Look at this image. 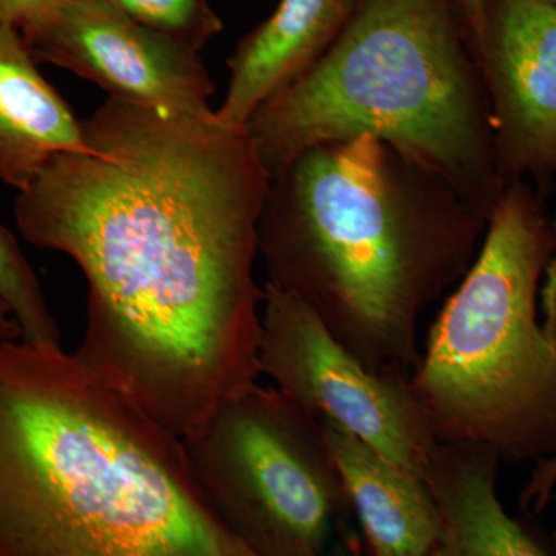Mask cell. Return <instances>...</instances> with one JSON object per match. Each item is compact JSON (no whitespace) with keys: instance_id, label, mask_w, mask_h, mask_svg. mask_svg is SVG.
Masks as SVG:
<instances>
[{"instance_id":"6da1fadb","label":"cell","mask_w":556,"mask_h":556,"mask_svg":"<svg viewBox=\"0 0 556 556\" xmlns=\"http://www.w3.org/2000/svg\"><path fill=\"white\" fill-rule=\"evenodd\" d=\"M14 201L87 281L76 356L181 441L258 382L269 177L247 131L109 97Z\"/></svg>"},{"instance_id":"7a4b0ae2","label":"cell","mask_w":556,"mask_h":556,"mask_svg":"<svg viewBox=\"0 0 556 556\" xmlns=\"http://www.w3.org/2000/svg\"><path fill=\"white\" fill-rule=\"evenodd\" d=\"M0 556H251L185 442L62 346L0 340Z\"/></svg>"},{"instance_id":"3957f363","label":"cell","mask_w":556,"mask_h":556,"mask_svg":"<svg viewBox=\"0 0 556 556\" xmlns=\"http://www.w3.org/2000/svg\"><path fill=\"white\" fill-rule=\"evenodd\" d=\"M486 225L445 179L361 135L269 177L258 257L265 283L302 300L365 367L409 376L424 314L466 276Z\"/></svg>"},{"instance_id":"277c9868","label":"cell","mask_w":556,"mask_h":556,"mask_svg":"<svg viewBox=\"0 0 556 556\" xmlns=\"http://www.w3.org/2000/svg\"><path fill=\"white\" fill-rule=\"evenodd\" d=\"M268 177L325 142L371 135L490 218L504 185L457 0H353L327 51L244 127Z\"/></svg>"},{"instance_id":"5b68a950","label":"cell","mask_w":556,"mask_h":556,"mask_svg":"<svg viewBox=\"0 0 556 556\" xmlns=\"http://www.w3.org/2000/svg\"><path fill=\"white\" fill-rule=\"evenodd\" d=\"M555 252L543 192L507 185L408 376L439 441L482 442L508 460L556 456Z\"/></svg>"},{"instance_id":"8992f818","label":"cell","mask_w":556,"mask_h":556,"mask_svg":"<svg viewBox=\"0 0 556 556\" xmlns=\"http://www.w3.org/2000/svg\"><path fill=\"white\" fill-rule=\"evenodd\" d=\"M182 442L204 504L249 555L324 554L350 501L316 417L257 382Z\"/></svg>"},{"instance_id":"52a82bcc","label":"cell","mask_w":556,"mask_h":556,"mask_svg":"<svg viewBox=\"0 0 556 556\" xmlns=\"http://www.w3.org/2000/svg\"><path fill=\"white\" fill-rule=\"evenodd\" d=\"M258 372L318 422L353 434L424 479L439 439L408 376L376 372L302 300L265 283Z\"/></svg>"},{"instance_id":"ba28073f","label":"cell","mask_w":556,"mask_h":556,"mask_svg":"<svg viewBox=\"0 0 556 556\" xmlns=\"http://www.w3.org/2000/svg\"><path fill=\"white\" fill-rule=\"evenodd\" d=\"M21 35L36 61L91 80L116 100L189 118L215 113L214 83L199 51L149 30L105 0H68Z\"/></svg>"},{"instance_id":"9c48e42d","label":"cell","mask_w":556,"mask_h":556,"mask_svg":"<svg viewBox=\"0 0 556 556\" xmlns=\"http://www.w3.org/2000/svg\"><path fill=\"white\" fill-rule=\"evenodd\" d=\"M492 112L504 185L556 172V7L540 0H485L471 36Z\"/></svg>"},{"instance_id":"30bf717a","label":"cell","mask_w":556,"mask_h":556,"mask_svg":"<svg viewBox=\"0 0 556 556\" xmlns=\"http://www.w3.org/2000/svg\"><path fill=\"white\" fill-rule=\"evenodd\" d=\"M503 456L475 441H438L424 481L437 508L434 556H546L548 540L511 518L496 492Z\"/></svg>"},{"instance_id":"8fae6325","label":"cell","mask_w":556,"mask_h":556,"mask_svg":"<svg viewBox=\"0 0 556 556\" xmlns=\"http://www.w3.org/2000/svg\"><path fill=\"white\" fill-rule=\"evenodd\" d=\"M353 0H280L229 58L219 123L243 130L263 102L299 78L327 51Z\"/></svg>"},{"instance_id":"7c38bea8","label":"cell","mask_w":556,"mask_h":556,"mask_svg":"<svg viewBox=\"0 0 556 556\" xmlns=\"http://www.w3.org/2000/svg\"><path fill=\"white\" fill-rule=\"evenodd\" d=\"M321 426L369 552L376 556L437 555L441 529L426 481L353 434Z\"/></svg>"},{"instance_id":"4fadbf2b","label":"cell","mask_w":556,"mask_h":556,"mask_svg":"<svg viewBox=\"0 0 556 556\" xmlns=\"http://www.w3.org/2000/svg\"><path fill=\"white\" fill-rule=\"evenodd\" d=\"M36 62L21 31L0 24V181L17 190L54 156L87 150L83 121Z\"/></svg>"},{"instance_id":"5bb4252c","label":"cell","mask_w":556,"mask_h":556,"mask_svg":"<svg viewBox=\"0 0 556 556\" xmlns=\"http://www.w3.org/2000/svg\"><path fill=\"white\" fill-rule=\"evenodd\" d=\"M0 298L13 308L22 340L42 346H61V331L51 316L38 277L16 237L0 226Z\"/></svg>"},{"instance_id":"9a60e30c","label":"cell","mask_w":556,"mask_h":556,"mask_svg":"<svg viewBox=\"0 0 556 556\" xmlns=\"http://www.w3.org/2000/svg\"><path fill=\"white\" fill-rule=\"evenodd\" d=\"M130 20L199 51L223 31L211 0H105Z\"/></svg>"},{"instance_id":"2e32d148","label":"cell","mask_w":556,"mask_h":556,"mask_svg":"<svg viewBox=\"0 0 556 556\" xmlns=\"http://www.w3.org/2000/svg\"><path fill=\"white\" fill-rule=\"evenodd\" d=\"M68 0H0V24L17 30L38 24Z\"/></svg>"},{"instance_id":"e0dca14e","label":"cell","mask_w":556,"mask_h":556,"mask_svg":"<svg viewBox=\"0 0 556 556\" xmlns=\"http://www.w3.org/2000/svg\"><path fill=\"white\" fill-rule=\"evenodd\" d=\"M556 486V456L535 464L532 477L521 493V506L543 514L551 503Z\"/></svg>"},{"instance_id":"ac0fdd59","label":"cell","mask_w":556,"mask_h":556,"mask_svg":"<svg viewBox=\"0 0 556 556\" xmlns=\"http://www.w3.org/2000/svg\"><path fill=\"white\" fill-rule=\"evenodd\" d=\"M22 339V328L9 303L0 298V340Z\"/></svg>"},{"instance_id":"d6986e66","label":"cell","mask_w":556,"mask_h":556,"mask_svg":"<svg viewBox=\"0 0 556 556\" xmlns=\"http://www.w3.org/2000/svg\"><path fill=\"white\" fill-rule=\"evenodd\" d=\"M463 10L464 17H466L468 28H470V36H473L479 28L484 14L485 0H457Z\"/></svg>"},{"instance_id":"ffe728a7","label":"cell","mask_w":556,"mask_h":556,"mask_svg":"<svg viewBox=\"0 0 556 556\" xmlns=\"http://www.w3.org/2000/svg\"><path fill=\"white\" fill-rule=\"evenodd\" d=\"M548 541H551L552 554H556V533L554 538H551Z\"/></svg>"},{"instance_id":"44dd1931","label":"cell","mask_w":556,"mask_h":556,"mask_svg":"<svg viewBox=\"0 0 556 556\" xmlns=\"http://www.w3.org/2000/svg\"><path fill=\"white\" fill-rule=\"evenodd\" d=\"M540 2L547 3V5L556 7V0H540Z\"/></svg>"},{"instance_id":"7402d4cb","label":"cell","mask_w":556,"mask_h":556,"mask_svg":"<svg viewBox=\"0 0 556 556\" xmlns=\"http://www.w3.org/2000/svg\"><path fill=\"white\" fill-rule=\"evenodd\" d=\"M554 260H555V262H556V252H555V255H554Z\"/></svg>"}]
</instances>
